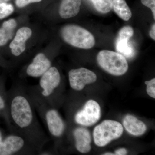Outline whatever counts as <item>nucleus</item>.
Segmentation results:
<instances>
[{"label": "nucleus", "instance_id": "1", "mask_svg": "<svg viewBox=\"0 0 155 155\" xmlns=\"http://www.w3.org/2000/svg\"><path fill=\"white\" fill-rule=\"evenodd\" d=\"M61 34L64 41L75 47L89 49L95 44L94 35L85 28L78 25H65L61 29Z\"/></svg>", "mask_w": 155, "mask_h": 155}, {"label": "nucleus", "instance_id": "2", "mask_svg": "<svg viewBox=\"0 0 155 155\" xmlns=\"http://www.w3.org/2000/svg\"><path fill=\"white\" fill-rule=\"evenodd\" d=\"M97 61L100 67L111 75L120 76L128 70V63L125 57L113 51H101L97 56Z\"/></svg>", "mask_w": 155, "mask_h": 155}, {"label": "nucleus", "instance_id": "3", "mask_svg": "<svg viewBox=\"0 0 155 155\" xmlns=\"http://www.w3.org/2000/svg\"><path fill=\"white\" fill-rule=\"evenodd\" d=\"M123 132L121 123L114 120H105L94 128L93 137L95 143L98 147L105 146L120 137Z\"/></svg>", "mask_w": 155, "mask_h": 155}, {"label": "nucleus", "instance_id": "4", "mask_svg": "<svg viewBox=\"0 0 155 155\" xmlns=\"http://www.w3.org/2000/svg\"><path fill=\"white\" fill-rule=\"evenodd\" d=\"M11 114L14 122L21 128L28 127L32 122L31 107L28 100L22 96H17L12 101Z\"/></svg>", "mask_w": 155, "mask_h": 155}, {"label": "nucleus", "instance_id": "5", "mask_svg": "<svg viewBox=\"0 0 155 155\" xmlns=\"http://www.w3.org/2000/svg\"><path fill=\"white\" fill-rule=\"evenodd\" d=\"M101 116L99 104L94 100H89L87 102L83 109L75 115V121L81 125L91 126L98 121Z\"/></svg>", "mask_w": 155, "mask_h": 155}, {"label": "nucleus", "instance_id": "6", "mask_svg": "<svg viewBox=\"0 0 155 155\" xmlns=\"http://www.w3.org/2000/svg\"><path fill=\"white\" fill-rule=\"evenodd\" d=\"M133 35L134 30L131 26H124L119 30L115 42L116 51L128 58H133L135 54V49L130 42Z\"/></svg>", "mask_w": 155, "mask_h": 155}, {"label": "nucleus", "instance_id": "7", "mask_svg": "<svg viewBox=\"0 0 155 155\" xmlns=\"http://www.w3.org/2000/svg\"><path fill=\"white\" fill-rule=\"evenodd\" d=\"M70 86L76 91H81L87 84L94 83L97 75L94 72L84 68L72 69L69 72Z\"/></svg>", "mask_w": 155, "mask_h": 155}, {"label": "nucleus", "instance_id": "8", "mask_svg": "<svg viewBox=\"0 0 155 155\" xmlns=\"http://www.w3.org/2000/svg\"><path fill=\"white\" fill-rule=\"evenodd\" d=\"M41 76L40 85L43 89L42 94L45 97L49 96L60 84V73L56 67H51Z\"/></svg>", "mask_w": 155, "mask_h": 155}, {"label": "nucleus", "instance_id": "9", "mask_svg": "<svg viewBox=\"0 0 155 155\" xmlns=\"http://www.w3.org/2000/svg\"><path fill=\"white\" fill-rule=\"evenodd\" d=\"M50 60L43 53H39L33 59V61L27 67L26 73L31 77L41 76L51 67Z\"/></svg>", "mask_w": 155, "mask_h": 155}, {"label": "nucleus", "instance_id": "10", "mask_svg": "<svg viewBox=\"0 0 155 155\" xmlns=\"http://www.w3.org/2000/svg\"><path fill=\"white\" fill-rule=\"evenodd\" d=\"M32 31L28 27H22L17 30L14 39L10 45L12 54L15 56H19L25 49L26 41L30 38Z\"/></svg>", "mask_w": 155, "mask_h": 155}, {"label": "nucleus", "instance_id": "11", "mask_svg": "<svg viewBox=\"0 0 155 155\" xmlns=\"http://www.w3.org/2000/svg\"><path fill=\"white\" fill-rule=\"evenodd\" d=\"M46 119L51 134L57 137L61 136L64 132L65 125L58 111L55 110L48 111Z\"/></svg>", "mask_w": 155, "mask_h": 155}, {"label": "nucleus", "instance_id": "12", "mask_svg": "<svg viewBox=\"0 0 155 155\" xmlns=\"http://www.w3.org/2000/svg\"><path fill=\"white\" fill-rule=\"evenodd\" d=\"M75 139V147L79 152L85 153L91 150V136L86 128L78 127L73 131Z\"/></svg>", "mask_w": 155, "mask_h": 155}, {"label": "nucleus", "instance_id": "13", "mask_svg": "<svg viewBox=\"0 0 155 155\" xmlns=\"http://www.w3.org/2000/svg\"><path fill=\"white\" fill-rule=\"evenodd\" d=\"M24 145V140L20 137L10 136L0 142V155H12L21 149Z\"/></svg>", "mask_w": 155, "mask_h": 155}, {"label": "nucleus", "instance_id": "14", "mask_svg": "<svg viewBox=\"0 0 155 155\" xmlns=\"http://www.w3.org/2000/svg\"><path fill=\"white\" fill-rule=\"evenodd\" d=\"M123 125L128 133L136 136L143 135L147 130L145 124L132 115H126L124 117Z\"/></svg>", "mask_w": 155, "mask_h": 155}, {"label": "nucleus", "instance_id": "15", "mask_svg": "<svg viewBox=\"0 0 155 155\" xmlns=\"http://www.w3.org/2000/svg\"><path fill=\"white\" fill-rule=\"evenodd\" d=\"M81 0H62L59 14L63 19H69L76 16L79 13Z\"/></svg>", "mask_w": 155, "mask_h": 155}, {"label": "nucleus", "instance_id": "16", "mask_svg": "<svg viewBox=\"0 0 155 155\" xmlns=\"http://www.w3.org/2000/svg\"><path fill=\"white\" fill-rule=\"evenodd\" d=\"M17 23L14 19H10L3 23L0 28V46L5 45L13 38Z\"/></svg>", "mask_w": 155, "mask_h": 155}, {"label": "nucleus", "instance_id": "17", "mask_svg": "<svg viewBox=\"0 0 155 155\" xmlns=\"http://www.w3.org/2000/svg\"><path fill=\"white\" fill-rule=\"evenodd\" d=\"M113 8L121 19L128 21L132 17V13L125 0H113Z\"/></svg>", "mask_w": 155, "mask_h": 155}, {"label": "nucleus", "instance_id": "18", "mask_svg": "<svg viewBox=\"0 0 155 155\" xmlns=\"http://www.w3.org/2000/svg\"><path fill=\"white\" fill-rule=\"evenodd\" d=\"M97 11L103 14L110 12L113 9V0H91Z\"/></svg>", "mask_w": 155, "mask_h": 155}, {"label": "nucleus", "instance_id": "19", "mask_svg": "<svg viewBox=\"0 0 155 155\" xmlns=\"http://www.w3.org/2000/svg\"><path fill=\"white\" fill-rule=\"evenodd\" d=\"M14 11V6L7 2L0 3V19L10 16Z\"/></svg>", "mask_w": 155, "mask_h": 155}, {"label": "nucleus", "instance_id": "20", "mask_svg": "<svg viewBox=\"0 0 155 155\" xmlns=\"http://www.w3.org/2000/svg\"><path fill=\"white\" fill-rule=\"evenodd\" d=\"M147 85V92L148 94L155 98V78L147 81L145 82Z\"/></svg>", "mask_w": 155, "mask_h": 155}, {"label": "nucleus", "instance_id": "21", "mask_svg": "<svg viewBox=\"0 0 155 155\" xmlns=\"http://www.w3.org/2000/svg\"><path fill=\"white\" fill-rule=\"evenodd\" d=\"M42 0H16L15 4L19 8H24L31 3H38L41 2Z\"/></svg>", "mask_w": 155, "mask_h": 155}, {"label": "nucleus", "instance_id": "22", "mask_svg": "<svg viewBox=\"0 0 155 155\" xmlns=\"http://www.w3.org/2000/svg\"><path fill=\"white\" fill-rule=\"evenodd\" d=\"M143 5L151 9L153 14L154 19H155V0H141Z\"/></svg>", "mask_w": 155, "mask_h": 155}, {"label": "nucleus", "instance_id": "23", "mask_svg": "<svg viewBox=\"0 0 155 155\" xmlns=\"http://www.w3.org/2000/svg\"><path fill=\"white\" fill-rule=\"evenodd\" d=\"M127 154V150L125 148H120L116 150L115 151L114 155H125Z\"/></svg>", "mask_w": 155, "mask_h": 155}, {"label": "nucleus", "instance_id": "24", "mask_svg": "<svg viewBox=\"0 0 155 155\" xmlns=\"http://www.w3.org/2000/svg\"><path fill=\"white\" fill-rule=\"evenodd\" d=\"M150 36V37L153 40H155V24L154 23L152 26L149 32Z\"/></svg>", "mask_w": 155, "mask_h": 155}, {"label": "nucleus", "instance_id": "25", "mask_svg": "<svg viewBox=\"0 0 155 155\" xmlns=\"http://www.w3.org/2000/svg\"><path fill=\"white\" fill-rule=\"evenodd\" d=\"M5 107V102L2 98L0 96V110H2Z\"/></svg>", "mask_w": 155, "mask_h": 155}, {"label": "nucleus", "instance_id": "26", "mask_svg": "<svg viewBox=\"0 0 155 155\" xmlns=\"http://www.w3.org/2000/svg\"><path fill=\"white\" fill-rule=\"evenodd\" d=\"M9 1H10V0H0V3L8 2H9Z\"/></svg>", "mask_w": 155, "mask_h": 155}, {"label": "nucleus", "instance_id": "27", "mask_svg": "<svg viewBox=\"0 0 155 155\" xmlns=\"http://www.w3.org/2000/svg\"><path fill=\"white\" fill-rule=\"evenodd\" d=\"M104 155H114V154L112 153H105L104 154Z\"/></svg>", "mask_w": 155, "mask_h": 155}, {"label": "nucleus", "instance_id": "28", "mask_svg": "<svg viewBox=\"0 0 155 155\" xmlns=\"http://www.w3.org/2000/svg\"><path fill=\"white\" fill-rule=\"evenodd\" d=\"M2 140V136H1V133H0V142Z\"/></svg>", "mask_w": 155, "mask_h": 155}]
</instances>
